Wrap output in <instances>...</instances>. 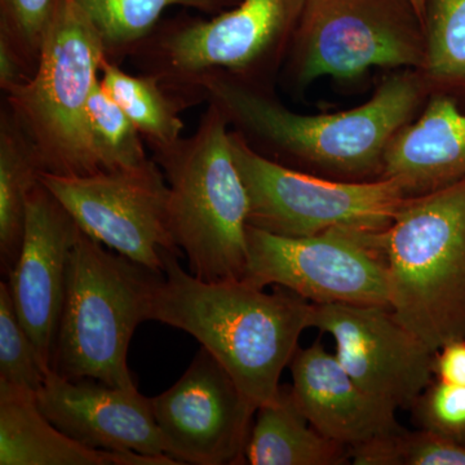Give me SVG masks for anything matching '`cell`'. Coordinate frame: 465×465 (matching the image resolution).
<instances>
[{
	"mask_svg": "<svg viewBox=\"0 0 465 465\" xmlns=\"http://www.w3.org/2000/svg\"><path fill=\"white\" fill-rule=\"evenodd\" d=\"M201 100L219 106L235 131L264 157L304 173L344 180L381 179L397 134L420 114L430 94L418 70L391 72L356 108L302 114L275 92L213 74L198 85Z\"/></svg>",
	"mask_w": 465,
	"mask_h": 465,
	"instance_id": "1",
	"label": "cell"
},
{
	"mask_svg": "<svg viewBox=\"0 0 465 465\" xmlns=\"http://www.w3.org/2000/svg\"><path fill=\"white\" fill-rule=\"evenodd\" d=\"M179 258L164 255L150 321L197 339L256 409L273 402L300 336L312 329L314 304L280 286L268 293L243 280L206 282L183 271Z\"/></svg>",
	"mask_w": 465,
	"mask_h": 465,
	"instance_id": "2",
	"label": "cell"
},
{
	"mask_svg": "<svg viewBox=\"0 0 465 465\" xmlns=\"http://www.w3.org/2000/svg\"><path fill=\"white\" fill-rule=\"evenodd\" d=\"M307 0H241L211 20L159 24L130 58L186 109L202 103L198 85L224 74L275 92Z\"/></svg>",
	"mask_w": 465,
	"mask_h": 465,
	"instance_id": "3",
	"label": "cell"
},
{
	"mask_svg": "<svg viewBox=\"0 0 465 465\" xmlns=\"http://www.w3.org/2000/svg\"><path fill=\"white\" fill-rule=\"evenodd\" d=\"M170 188L174 243L206 282L243 280L249 195L232 158L231 125L207 103L192 136L152 149Z\"/></svg>",
	"mask_w": 465,
	"mask_h": 465,
	"instance_id": "4",
	"label": "cell"
},
{
	"mask_svg": "<svg viewBox=\"0 0 465 465\" xmlns=\"http://www.w3.org/2000/svg\"><path fill=\"white\" fill-rule=\"evenodd\" d=\"M163 281L164 272L108 251L81 232L67 268L52 371L69 381L136 388L128 349L134 330L150 320Z\"/></svg>",
	"mask_w": 465,
	"mask_h": 465,
	"instance_id": "5",
	"label": "cell"
},
{
	"mask_svg": "<svg viewBox=\"0 0 465 465\" xmlns=\"http://www.w3.org/2000/svg\"><path fill=\"white\" fill-rule=\"evenodd\" d=\"M381 242L401 322L433 351L465 339V179L407 197Z\"/></svg>",
	"mask_w": 465,
	"mask_h": 465,
	"instance_id": "6",
	"label": "cell"
},
{
	"mask_svg": "<svg viewBox=\"0 0 465 465\" xmlns=\"http://www.w3.org/2000/svg\"><path fill=\"white\" fill-rule=\"evenodd\" d=\"M105 58L103 39L84 9L63 0L35 74L3 96L42 173L76 177L103 171L92 143L88 103Z\"/></svg>",
	"mask_w": 465,
	"mask_h": 465,
	"instance_id": "7",
	"label": "cell"
},
{
	"mask_svg": "<svg viewBox=\"0 0 465 465\" xmlns=\"http://www.w3.org/2000/svg\"><path fill=\"white\" fill-rule=\"evenodd\" d=\"M424 54L411 0H307L280 79L304 94L322 78L348 84L374 69L419 72Z\"/></svg>",
	"mask_w": 465,
	"mask_h": 465,
	"instance_id": "8",
	"label": "cell"
},
{
	"mask_svg": "<svg viewBox=\"0 0 465 465\" xmlns=\"http://www.w3.org/2000/svg\"><path fill=\"white\" fill-rule=\"evenodd\" d=\"M232 158L249 195V225L283 237L382 232L409 195L396 180L344 182L283 166L231 130Z\"/></svg>",
	"mask_w": 465,
	"mask_h": 465,
	"instance_id": "9",
	"label": "cell"
},
{
	"mask_svg": "<svg viewBox=\"0 0 465 465\" xmlns=\"http://www.w3.org/2000/svg\"><path fill=\"white\" fill-rule=\"evenodd\" d=\"M382 232L333 229L311 237H283L249 225L243 281L260 289L283 287L316 305L391 308Z\"/></svg>",
	"mask_w": 465,
	"mask_h": 465,
	"instance_id": "10",
	"label": "cell"
},
{
	"mask_svg": "<svg viewBox=\"0 0 465 465\" xmlns=\"http://www.w3.org/2000/svg\"><path fill=\"white\" fill-rule=\"evenodd\" d=\"M41 182L82 232L140 264L164 272L168 252H182L170 224V188L153 158L88 176L41 173Z\"/></svg>",
	"mask_w": 465,
	"mask_h": 465,
	"instance_id": "11",
	"label": "cell"
},
{
	"mask_svg": "<svg viewBox=\"0 0 465 465\" xmlns=\"http://www.w3.org/2000/svg\"><path fill=\"white\" fill-rule=\"evenodd\" d=\"M152 407L166 454L177 464L246 463L258 409L206 348L170 390L152 399Z\"/></svg>",
	"mask_w": 465,
	"mask_h": 465,
	"instance_id": "12",
	"label": "cell"
},
{
	"mask_svg": "<svg viewBox=\"0 0 465 465\" xmlns=\"http://www.w3.org/2000/svg\"><path fill=\"white\" fill-rule=\"evenodd\" d=\"M311 327L331 336L336 358L361 388L397 410L411 409L434 379L436 351L390 307L314 304Z\"/></svg>",
	"mask_w": 465,
	"mask_h": 465,
	"instance_id": "13",
	"label": "cell"
},
{
	"mask_svg": "<svg viewBox=\"0 0 465 465\" xmlns=\"http://www.w3.org/2000/svg\"><path fill=\"white\" fill-rule=\"evenodd\" d=\"M81 228L39 180L27 200L23 247L5 281L24 329L51 370L65 302L67 268Z\"/></svg>",
	"mask_w": 465,
	"mask_h": 465,
	"instance_id": "14",
	"label": "cell"
},
{
	"mask_svg": "<svg viewBox=\"0 0 465 465\" xmlns=\"http://www.w3.org/2000/svg\"><path fill=\"white\" fill-rule=\"evenodd\" d=\"M35 399L54 427L87 448L168 457L152 399L137 388L69 381L51 370Z\"/></svg>",
	"mask_w": 465,
	"mask_h": 465,
	"instance_id": "15",
	"label": "cell"
},
{
	"mask_svg": "<svg viewBox=\"0 0 465 465\" xmlns=\"http://www.w3.org/2000/svg\"><path fill=\"white\" fill-rule=\"evenodd\" d=\"M289 367L293 399L327 439L351 450L405 430L396 407L361 388L322 341L299 348Z\"/></svg>",
	"mask_w": 465,
	"mask_h": 465,
	"instance_id": "16",
	"label": "cell"
},
{
	"mask_svg": "<svg viewBox=\"0 0 465 465\" xmlns=\"http://www.w3.org/2000/svg\"><path fill=\"white\" fill-rule=\"evenodd\" d=\"M382 177L400 183L409 197L465 179V109L457 100L428 99L391 143Z\"/></svg>",
	"mask_w": 465,
	"mask_h": 465,
	"instance_id": "17",
	"label": "cell"
},
{
	"mask_svg": "<svg viewBox=\"0 0 465 465\" xmlns=\"http://www.w3.org/2000/svg\"><path fill=\"white\" fill-rule=\"evenodd\" d=\"M0 465H179L170 457L82 445L42 414L35 393L0 381Z\"/></svg>",
	"mask_w": 465,
	"mask_h": 465,
	"instance_id": "18",
	"label": "cell"
},
{
	"mask_svg": "<svg viewBox=\"0 0 465 465\" xmlns=\"http://www.w3.org/2000/svg\"><path fill=\"white\" fill-rule=\"evenodd\" d=\"M351 450L327 439L311 424L291 385H281L273 402L259 407L244 461L251 465H341Z\"/></svg>",
	"mask_w": 465,
	"mask_h": 465,
	"instance_id": "19",
	"label": "cell"
},
{
	"mask_svg": "<svg viewBox=\"0 0 465 465\" xmlns=\"http://www.w3.org/2000/svg\"><path fill=\"white\" fill-rule=\"evenodd\" d=\"M32 143L11 110L0 108V266L3 277L14 271L23 247L27 200L41 180Z\"/></svg>",
	"mask_w": 465,
	"mask_h": 465,
	"instance_id": "20",
	"label": "cell"
},
{
	"mask_svg": "<svg viewBox=\"0 0 465 465\" xmlns=\"http://www.w3.org/2000/svg\"><path fill=\"white\" fill-rule=\"evenodd\" d=\"M92 21L105 48L110 63H122L131 57L140 43L159 25L167 8L185 7L202 14L216 15L228 11L241 0H74Z\"/></svg>",
	"mask_w": 465,
	"mask_h": 465,
	"instance_id": "21",
	"label": "cell"
},
{
	"mask_svg": "<svg viewBox=\"0 0 465 465\" xmlns=\"http://www.w3.org/2000/svg\"><path fill=\"white\" fill-rule=\"evenodd\" d=\"M100 84L124 109L150 149L167 146L183 137L180 113L186 109L155 76L133 75L108 58L101 65Z\"/></svg>",
	"mask_w": 465,
	"mask_h": 465,
	"instance_id": "22",
	"label": "cell"
},
{
	"mask_svg": "<svg viewBox=\"0 0 465 465\" xmlns=\"http://www.w3.org/2000/svg\"><path fill=\"white\" fill-rule=\"evenodd\" d=\"M425 54L419 70L430 96L465 100V0H425Z\"/></svg>",
	"mask_w": 465,
	"mask_h": 465,
	"instance_id": "23",
	"label": "cell"
},
{
	"mask_svg": "<svg viewBox=\"0 0 465 465\" xmlns=\"http://www.w3.org/2000/svg\"><path fill=\"white\" fill-rule=\"evenodd\" d=\"M92 143L103 170L137 166L148 161L143 137L99 82L88 103Z\"/></svg>",
	"mask_w": 465,
	"mask_h": 465,
	"instance_id": "24",
	"label": "cell"
},
{
	"mask_svg": "<svg viewBox=\"0 0 465 465\" xmlns=\"http://www.w3.org/2000/svg\"><path fill=\"white\" fill-rule=\"evenodd\" d=\"M356 465H465V445L427 430H403L351 449Z\"/></svg>",
	"mask_w": 465,
	"mask_h": 465,
	"instance_id": "25",
	"label": "cell"
},
{
	"mask_svg": "<svg viewBox=\"0 0 465 465\" xmlns=\"http://www.w3.org/2000/svg\"><path fill=\"white\" fill-rule=\"evenodd\" d=\"M45 369L29 333L18 318L7 281L0 282V381L36 393L41 390Z\"/></svg>",
	"mask_w": 465,
	"mask_h": 465,
	"instance_id": "26",
	"label": "cell"
},
{
	"mask_svg": "<svg viewBox=\"0 0 465 465\" xmlns=\"http://www.w3.org/2000/svg\"><path fill=\"white\" fill-rule=\"evenodd\" d=\"M63 0H0V38L20 54L33 75Z\"/></svg>",
	"mask_w": 465,
	"mask_h": 465,
	"instance_id": "27",
	"label": "cell"
},
{
	"mask_svg": "<svg viewBox=\"0 0 465 465\" xmlns=\"http://www.w3.org/2000/svg\"><path fill=\"white\" fill-rule=\"evenodd\" d=\"M410 410L418 430L465 445V387L433 379Z\"/></svg>",
	"mask_w": 465,
	"mask_h": 465,
	"instance_id": "28",
	"label": "cell"
},
{
	"mask_svg": "<svg viewBox=\"0 0 465 465\" xmlns=\"http://www.w3.org/2000/svg\"><path fill=\"white\" fill-rule=\"evenodd\" d=\"M434 379L465 387V339L446 342L433 357Z\"/></svg>",
	"mask_w": 465,
	"mask_h": 465,
	"instance_id": "29",
	"label": "cell"
},
{
	"mask_svg": "<svg viewBox=\"0 0 465 465\" xmlns=\"http://www.w3.org/2000/svg\"><path fill=\"white\" fill-rule=\"evenodd\" d=\"M33 73L7 41L0 38V88L3 94L14 90L32 78Z\"/></svg>",
	"mask_w": 465,
	"mask_h": 465,
	"instance_id": "30",
	"label": "cell"
},
{
	"mask_svg": "<svg viewBox=\"0 0 465 465\" xmlns=\"http://www.w3.org/2000/svg\"><path fill=\"white\" fill-rule=\"evenodd\" d=\"M411 3L416 12H418L419 16H420L421 21H423L424 25L425 0H411Z\"/></svg>",
	"mask_w": 465,
	"mask_h": 465,
	"instance_id": "31",
	"label": "cell"
}]
</instances>
